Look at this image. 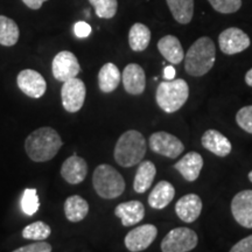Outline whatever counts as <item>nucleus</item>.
<instances>
[{
  "label": "nucleus",
  "mask_w": 252,
  "mask_h": 252,
  "mask_svg": "<svg viewBox=\"0 0 252 252\" xmlns=\"http://www.w3.org/2000/svg\"><path fill=\"white\" fill-rule=\"evenodd\" d=\"M149 145L152 152L169 159H176L185 151V145L178 137L163 131L154 132L150 137Z\"/></svg>",
  "instance_id": "obj_7"
},
{
  "label": "nucleus",
  "mask_w": 252,
  "mask_h": 252,
  "mask_svg": "<svg viewBox=\"0 0 252 252\" xmlns=\"http://www.w3.org/2000/svg\"><path fill=\"white\" fill-rule=\"evenodd\" d=\"M115 215L121 219L122 224L124 226L135 225L143 220L145 207L140 201H127L116 207Z\"/></svg>",
  "instance_id": "obj_19"
},
{
  "label": "nucleus",
  "mask_w": 252,
  "mask_h": 252,
  "mask_svg": "<svg viewBox=\"0 0 252 252\" xmlns=\"http://www.w3.org/2000/svg\"><path fill=\"white\" fill-rule=\"evenodd\" d=\"M19 89L28 97L40 98L46 94L47 83L42 75L33 69H25L17 77Z\"/></svg>",
  "instance_id": "obj_12"
},
{
  "label": "nucleus",
  "mask_w": 252,
  "mask_h": 252,
  "mask_svg": "<svg viewBox=\"0 0 252 252\" xmlns=\"http://www.w3.org/2000/svg\"><path fill=\"white\" fill-rule=\"evenodd\" d=\"M157 175V167L152 161H141L135 172L133 189L135 193L143 194L150 189Z\"/></svg>",
  "instance_id": "obj_23"
},
{
  "label": "nucleus",
  "mask_w": 252,
  "mask_h": 252,
  "mask_svg": "<svg viewBox=\"0 0 252 252\" xmlns=\"http://www.w3.org/2000/svg\"><path fill=\"white\" fill-rule=\"evenodd\" d=\"M251 45L250 37L237 27L226 28L220 34L219 46L225 55H235L244 52Z\"/></svg>",
  "instance_id": "obj_9"
},
{
  "label": "nucleus",
  "mask_w": 252,
  "mask_h": 252,
  "mask_svg": "<svg viewBox=\"0 0 252 252\" xmlns=\"http://www.w3.org/2000/svg\"><path fill=\"white\" fill-rule=\"evenodd\" d=\"M202 200L196 194H187L175 204V213L182 222L193 223L196 220L202 212Z\"/></svg>",
  "instance_id": "obj_15"
},
{
  "label": "nucleus",
  "mask_w": 252,
  "mask_h": 252,
  "mask_svg": "<svg viewBox=\"0 0 252 252\" xmlns=\"http://www.w3.org/2000/svg\"><path fill=\"white\" fill-rule=\"evenodd\" d=\"M245 83H247L249 87H252V68L245 74Z\"/></svg>",
  "instance_id": "obj_38"
},
{
  "label": "nucleus",
  "mask_w": 252,
  "mask_h": 252,
  "mask_svg": "<svg viewBox=\"0 0 252 252\" xmlns=\"http://www.w3.org/2000/svg\"><path fill=\"white\" fill-rule=\"evenodd\" d=\"M158 229L153 224H143L132 229L125 236V247L131 252H140L146 250L156 241Z\"/></svg>",
  "instance_id": "obj_11"
},
{
  "label": "nucleus",
  "mask_w": 252,
  "mask_h": 252,
  "mask_svg": "<svg viewBox=\"0 0 252 252\" xmlns=\"http://www.w3.org/2000/svg\"><path fill=\"white\" fill-rule=\"evenodd\" d=\"M151 42V31L144 24L137 23L128 32V45L134 52H144Z\"/></svg>",
  "instance_id": "obj_25"
},
{
  "label": "nucleus",
  "mask_w": 252,
  "mask_h": 252,
  "mask_svg": "<svg viewBox=\"0 0 252 252\" xmlns=\"http://www.w3.org/2000/svg\"><path fill=\"white\" fill-rule=\"evenodd\" d=\"M93 185L99 197L113 200L124 193L125 180L121 173L112 166L102 163L94 171Z\"/></svg>",
  "instance_id": "obj_5"
},
{
  "label": "nucleus",
  "mask_w": 252,
  "mask_h": 252,
  "mask_svg": "<svg viewBox=\"0 0 252 252\" xmlns=\"http://www.w3.org/2000/svg\"><path fill=\"white\" fill-rule=\"evenodd\" d=\"M203 167V158L197 152H188L174 165V168L185 180L193 182L197 180Z\"/></svg>",
  "instance_id": "obj_17"
},
{
  "label": "nucleus",
  "mask_w": 252,
  "mask_h": 252,
  "mask_svg": "<svg viewBox=\"0 0 252 252\" xmlns=\"http://www.w3.org/2000/svg\"><path fill=\"white\" fill-rule=\"evenodd\" d=\"M88 174V163L83 158L76 156L69 157L61 167V175L68 184L78 185L84 181Z\"/></svg>",
  "instance_id": "obj_16"
},
{
  "label": "nucleus",
  "mask_w": 252,
  "mask_h": 252,
  "mask_svg": "<svg viewBox=\"0 0 252 252\" xmlns=\"http://www.w3.org/2000/svg\"><path fill=\"white\" fill-rule=\"evenodd\" d=\"M20 31L14 20L0 15V45L12 47L18 42Z\"/></svg>",
  "instance_id": "obj_27"
},
{
  "label": "nucleus",
  "mask_w": 252,
  "mask_h": 252,
  "mask_svg": "<svg viewBox=\"0 0 252 252\" xmlns=\"http://www.w3.org/2000/svg\"><path fill=\"white\" fill-rule=\"evenodd\" d=\"M185 70L188 75L201 77L212 70L216 61L214 41L208 36L197 39L185 55Z\"/></svg>",
  "instance_id": "obj_2"
},
{
  "label": "nucleus",
  "mask_w": 252,
  "mask_h": 252,
  "mask_svg": "<svg viewBox=\"0 0 252 252\" xmlns=\"http://www.w3.org/2000/svg\"><path fill=\"white\" fill-rule=\"evenodd\" d=\"M24 4L32 9H39L41 8L43 2L48 1V0H23Z\"/></svg>",
  "instance_id": "obj_36"
},
{
  "label": "nucleus",
  "mask_w": 252,
  "mask_h": 252,
  "mask_svg": "<svg viewBox=\"0 0 252 252\" xmlns=\"http://www.w3.org/2000/svg\"><path fill=\"white\" fill-rule=\"evenodd\" d=\"M87 89L86 84L80 78L74 77L71 80L63 82L61 89L62 105L65 111L75 113L80 111L86 100Z\"/></svg>",
  "instance_id": "obj_8"
},
{
  "label": "nucleus",
  "mask_w": 252,
  "mask_h": 252,
  "mask_svg": "<svg viewBox=\"0 0 252 252\" xmlns=\"http://www.w3.org/2000/svg\"><path fill=\"white\" fill-rule=\"evenodd\" d=\"M50 234H52L50 226L45 222H41V220L28 224L23 230V237L25 239H31V241L36 242L45 241L49 237Z\"/></svg>",
  "instance_id": "obj_28"
},
{
  "label": "nucleus",
  "mask_w": 252,
  "mask_h": 252,
  "mask_svg": "<svg viewBox=\"0 0 252 252\" xmlns=\"http://www.w3.org/2000/svg\"><path fill=\"white\" fill-rule=\"evenodd\" d=\"M20 206L23 212L28 216H33L34 214L37 213L40 208V201L37 196L36 189L34 188H26L24 190L23 196H21Z\"/></svg>",
  "instance_id": "obj_29"
},
{
  "label": "nucleus",
  "mask_w": 252,
  "mask_h": 252,
  "mask_svg": "<svg viewBox=\"0 0 252 252\" xmlns=\"http://www.w3.org/2000/svg\"><path fill=\"white\" fill-rule=\"evenodd\" d=\"M52 71L56 80L65 82L76 77L81 71V65L76 56L68 50L60 52L53 59Z\"/></svg>",
  "instance_id": "obj_10"
},
{
  "label": "nucleus",
  "mask_w": 252,
  "mask_h": 252,
  "mask_svg": "<svg viewBox=\"0 0 252 252\" xmlns=\"http://www.w3.org/2000/svg\"><path fill=\"white\" fill-rule=\"evenodd\" d=\"M175 77V69L172 65H167V67L163 69V78L166 81H172L174 80Z\"/></svg>",
  "instance_id": "obj_37"
},
{
  "label": "nucleus",
  "mask_w": 252,
  "mask_h": 252,
  "mask_svg": "<svg viewBox=\"0 0 252 252\" xmlns=\"http://www.w3.org/2000/svg\"><path fill=\"white\" fill-rule=\"evenodd\" d=\"M230 252H252V235L237 242L230 249Z\"/></svg>",
  "instance_id": "obj_35"
},
{
  "label": "nucleus",
  "mask_w": 252,
  "mask_h": 252,
  "mask_svg": "<svg viewBox=\"0 0 252 252\" xmlns=\"http://www.w3.org/2000/svg\"><path fill=\"white\" fill-rule=\"evenodd\" d=\"M189 97V87L182 78L163 81L157 88L156 100L159 108L167 113L180 110Z\"/></svg>",
  "instance_id": "obj_4"
},
{
  "label": "nucleus",
  "mask_w": 252,
  "mask_h": 252,
  "mask_svg": "<svg viewBox=\"0 0 252 252\" xmlns=\"http://www.w3.org/2000/svg\"><path fill=\"white\" fill-rule=\"evenodd\" d=\"M215 11L223 14L237 12L242 6V0H208Z\"/></svg>",
  "instance_id": "obj_31"
},
{
  "label": "nucleus",
  "mask_w": 252,
  "mask_h": 252,
  "mask_svg": "<svg viewBox=\"0 0 252 252\" xmlns=\"http://www.w3.org/2000/svg\"><path fill=\"white\" fill-rule=\"evenodd\" d=\"M147 151L146 139L139 131L128 130L118 138L113 157L122 167H132L143 161Z\"/></svg>",
  "instance_id": "obj_3"
},
{
  "label": "nucleus",
  "mask_w": 252,
  "mask_h": 252,
  "mask_svg": "<svg viewBox=\"0 0 252 252\" xmlns=\"http://www.w3.org/2000/svg\"><path fill=\"white\" fill-rule=\"evenodd\" d=\"M122 75L118 67L113 63H105L98 72V87L102 93L110 94L117 89Z\"/></svg>",
  "instance_id": "obj_22"
},
{
  "label": "nucleus",
  "mask_w": 252,
  "mask_h": 252,
  "mask_svg": "<svg viewBox=\"0 0 252 252\" xmlns=\"http://www.w3.org/2000/svg\"><path fill=\"white\" fill-rule=\"evenodd\" d=\"M202 146L217 157H228L232 151V145L224 134L216 130H208L201 138Z\"/></svg>",
  "instance_id": "obj_18"
},
{
  "label": "nucleus",
  "mask_w": 252,
  "mask_h": 252,
  "mask_svg": "<svg viewBox=\"0 0 252 252\" xmlns=\"http://www.w3.org/2000/svg\"><path fill=\"white\" fill-rule=\"evenodd\" d=\"M236 122L242 130L252 134V105L242 108L236 115Z\"/></svg>",
  "instance_id": "obj_32"
},
{
  "label": "nucleus",
  "mask_w": 252,
  "mask_h": 252,
  "mask_svg": "<svg viewBox=\"0 0 252 252\" xmlns=\"http://www.w3.org/2000/svg\"><path fill=\"white\" fill-rule=\"evenodd\" d=\"M52 250L53 248L49 243L40 241V242H35V243L25 245V247L18 248L17 250L12 252H52Z\"/></svg>",
  "instance_id": "obj_33"
},
{
  "label": "nucleus",
  "mask_w": 252,
  "mask_h": 252,
  "mask_svg": "<svg viewBox=\"0 0 252 252\" xmlns=\"http://www.w3.org/2000/svg\"><path fill=\"white\" fill-rule=\"evenodd\" d=\"M173 18L181 25H187L194 15V0H166Z\"/></svg>",
  "instance_id": "obj_26"
},
{
  "label": "nucleus",
  "mask_w": 252,
  "mask_h": 252,
  "mask_svg": "<svg viewBox=\"0 0 252 252\" xmlns=\"http://www.w3.org/2000/svg\"><path fill=\"white\" fill-rule=\"evenodd\" d=\"M174 196V186L168 181H160L151 191L149 196V204L153 209L161 210L172 202Z\"/></svg>",
  "instance_id": "obj_21"
},
{
  "label": "nucleus",
  "mask_w": 252,
  "mask_h": 252,
  "mask_svg": "<svg viewBox=\"0 0 252 252\" xmlns=\"http://www.w3.org/2000/svg\"><path fill=\"white\" fill-rule=\"evenodd\" d=\"M89 213V203L80 195L69 196L64 202V214L70 222H81Z\"/></svg>",
  "instance_id": "obj_24"
},
{
  "label": "nucleus",
  "mask_w": 252,
  "mask_h": 252,
  "mask_svg": "<svg viewBox=\"0 0 252 252\" xmlns=\"http://www.w3.org/2000/svg\"><path fill=\"white\" fill-rule=\"evenodd\" d=\"M248 178H249V180H250L251 182H252V171L249 173V175H248Z\"/></svg>",
  "instance_id": "obj_39"
},
{
  "label": "nucleus",
  "mask_w": 252,
  "mask_h": 252,
  "mask_svg": "<svg viewBox=\"0 0 252 252\" xmlns=\"http://www.w3.org/2000/svg\"><path fill=\"white\" fill-rule=\"evenodd\" d=\"M63 141L60 134L52 127H40L28 135L25 141V150L31 160L35 162H46L54 158Z\"/></svg>",
  "instance_id": "obj_1"
},
{
  "label": "nucleus",
  "mask_w": 252,
  "mask_h": 252,
  "mask_svg": "<svg viewBox=\"0 0 252 252\" xmlns=\"http://www.w3.org/2000/svg\"><path fill=\"white\" fill-rule=\"evenodd\" d=\"M231 214L239 225L252 229V190H242L231 201Z\"/></svg>",
  "instance_id": "obj_13"
},
{
  "label": "nucleus",
  "mask_w": 252,
  "mask_h": 252,
  "mask_svg": "<svg viewBox=\"0 0 252 252\" xmlns=\"http://www.w3.org/2000/svg\"><path fill=\"white\" fill-rule=\"evenodd\" d=\"M122 81L126 93L133 96L141 94L146 88V75L144 69L137 63H130L126 65L123 71Z\"/></svg>",
  "instance_id": "obj_14"
},
{
  "label": "nucleus",
  "mask_w": 252,
  "mask_h": 252,
  "mask_svg": "<svg viewBox=\"0 0 252 252\" xmlns=\"http://www.w3.org/2000/svg\"><path fill=\"white\" fill-rule=\"evenodd\" d=\"M91 31L93 28L86 21H78V23L75 24L74 26V33L78 39H84V37H88L91 34Z\"/></svg>",
  "instance_id": "obj_34"
},
{
  "label": "nucleus",
  "mask_w": 252,
  "mask_h": 252,
  "mask_svg": "<svg viewBox=\"0 0 252 252\" xmlns=\"http://www.w3.org/2000/svg\"><path fill=\"white\" fill-rule=\"evenodd\" d=\"M158 49L160 54L172 64H179L184 61L185 52L180 40L174 35H166L158 42Z\"/></svg>",
  "instance_id": "obj_20"
},
{
  "label": "nucleus",
  "mask_w": 252,
  "mask_h": 252,
  "mask_svg": "<svg viewBox=\"0 0 252 252\" xmlns=\"http://www.w3.org/2000/svg\"><path fill=\"white\" fill-rule=\"evenodd\" d=\"M89 2L94 7V13L98 18L111 19L117 13V0H89Z\"/></svg>",
  "instance_id": "obj_30"
},
{
  "label": "nucleus",
  "mask_w": 252,
  "mask_h": 252,
  "mask_svg": "<svg viewBox=\"0 0 252 252\" xmlns=\"http://www.w3.org/2000/svg\"><path fill=\"white\" fill-rule=\"evenodd\" d=\"M198 243V237L194 230L189 228H175L163 237L162 252H189Z\"/></svg>",
  "instance_id": "obj_6"
}]
</instances>
